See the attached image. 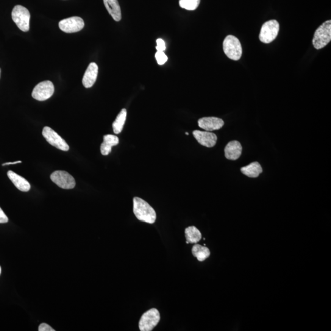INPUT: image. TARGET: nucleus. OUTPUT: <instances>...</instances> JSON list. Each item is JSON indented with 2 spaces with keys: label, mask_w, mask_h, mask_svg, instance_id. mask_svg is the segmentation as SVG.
Here are the masks:
<instances>
[{
  "label": "nucleus",
  "mask_w": 331,
  "mask_h": 331,
  "mask_svg": "<svg viewBox=\"0 0 331 331\" xmlns=\"http://www.w3.org/2000/svg\"><path fill=\"white\" fill-rule=\"evenodd\" d=\"M0 75H1V69H0Z\"/></svg>",
  "instance_id": "c756f323"
},
{
  "label": "nucleus",
  "mask_w": 331,
  "mask_h": 331,
  "mask_svg": "<svg viewBox=\"0 0 331 331\" xmlns=\"http://www.w3.org/2000/svg\"><path fill=\"white\" fill-rule=\"evenodd\" d=\"M7 176L19 190L22 192H28L30 190L29 182L24 177L19 176L12 171H8Z\"/></svg>",
  "instance_id": "2eb2a0df"
},
{
  "label": "nucleus",
  "mask_w": 331,
  "mask_h": 331,
  "mask_svg": "<svg viewBox=\"0 0 331 331\" xmlns=\"http://www.w3.org/2000/svg\"><path fill=\"white\" fill-rule=\"evenodd\" d=\"M201 0H179L180 7L187 10H195L199 7Z\"/></svg>",
  "instance_id": "4be33fe9"
},
{
  "label": "nucleus",
  "mask_w": 331,
  "mask_h": 331,
  "mask_svg": "<svg viewBox=\"0 0 331 331\" xmlns=\"http://www.w3.org/2000/svg\"><path fill=\"white\" fill-rule=\"evenodd\" d=\"M54 86L49 80L38 83L32 91L33 98L39 101H44L51 98L54 93Z\"/></svg>",
  "instance_id": "0eeeda50"
},
{
  "label": "nucleus",
  "mask_w": 331,
  "mask_h": 331,
  "mask_svg": "<svg viewBox=\"0 0 331 331\" xmlns=\"http://www.w3.org/2000/svg\"><path fill=\"white\" fill-rule=\"evenodd\" d=\"M21 161H17L15 162H10V163H5L3 164L2 166L10 165H15V164L21 163Z\"/></svg>",
  "instance_id": "bb28decb"
},
{
  "label": "nucleus",
  "mask_w": 331,
  "mask_h": 331,
  "mask_svg": "<svg viewBox=\"0 0 331 331\" xmlns=\"http://www.w3.org/2000/svg\"><path fill=\"white\" fill-rule=\"evenodd\" d=\"M105 8L112 16L114 21L119 22L121 20V10L118 0H104Z\"/></svg>",
  "instance_id": "dca6fc26"
},
{
  "label": "nucleus",
  "mask_w": 331,
  "mask_h": 331,
  "mask_svg": "<svg viewBox=\"0 0 331 331\" xmlns=\"http://www.w3.org/2000/svg\"><path fill=\"white\" fill-rule=\"evenodd\" d=\"M160 321L159 311L156 308H152L141 316L139 327L141 331H151L157 326Z\"/></svg>",
  "instance_id": "423d86ee"
},
{
  "label": "nucleus",
  "mask_w": 331,
  "mask_h": 331,
  "mask_svg": "<svg viewBox=\"0 0 331 331\" xmlns=\"http://www.w3.org/2000/svg\"><path fill=\"white\" fill-rule=\"evenodd\" d=\"M1 272H2V269H1V267H0V274H1Z\"/></svg>",
  "instance_id": "cd10ccee"
},
{
  "label": "nucleus",
  "mask_w": 331,
  "mask_h": 331,
  "mask_svg": "<svg viewBox=\"0 0 331 331\" xmlns=\"http://www.w3.org/2000/svg\"><path fill=\"white\" fill-rule=\"evenodd\" d=\"M198 125L201 129L208 132H212L222 129L224 126V122L222 119L216 117H205L199 120Z\"/></svg>",
  "instance_id": "f8f14e48"
},
{
  "label": "nucleus",
  "mask_w": 331,
  "mask_h": 331,
  "mask_svg": "<svg viewBox=\"0 0 331 331\" xmlns=\"http://www.w3.org/2000/svg\"><path fill=\"white\" fill-rule=\"evenodd\" d=\"M84 26V21L81 18L78 16L63 19L59 22L60 30L67 33L79 32L83 29Z\"/></svg>",
  "instance_id": "9d476101"
},
{
  "label": "nucleus",
  "mask_w": 331,
  "mask_h": 331,
  "mask_svg": "<svg viewBox=\"0 0 331 331\" xmlns=\"http://www.w3.org/2000/svg\"><path fill=\"white\" fill-rule=\"evenodd\" d=\"M186 241L189 244H196L202 239V234L196 227L191 226L185 230Z\"/></svg>",
  "instance_id": "6ab92c4d"
},
{
  "label": "nucleus",
  "mask_w": 331,
  "mask_h": 331,
  "mask_svg": "<svg viewBox=\"0 0 331 331\" xmlns=\"http://www.w3.org/2000/svg\"><path fill=\"white\" fill-rule=\"evenodd\" d=\"M193 134L198 143L203 146L213 147L216 145L217 136L215 133L208 132V131L207 132H202L200 130H194Z\"/></svg>",
  "instance_id": "9b49d317"
},
{
  "label": "nucleus",
  "mask_w": 331,
  "mask_h": 331,
  "mask_svg": "<svg viewBox=\"0 0 331 331\" xmlns=\"http://www.w3.org/2000/svg\"><path fill=\"white\" fill-rule=\"evenodd\" d=\"M223 49L225 54L230 59L235 61L240 59L243 53L240 41L233 35H228L225 38L223 43Z\"/></svg>",
  "instance_id": "f03ea898"
},
{
  "label": "nucleus",
  "mask_w": 331,
  "mask_h": 331,
  "mask_svg": "<svg viewBox=\"0 0 331 331\" xmlns=\"http://www.w3.org/2000/svg\"><path fill=\"white\" fill-rule=\"evenodd\" d=\"M39 331H54V329H53L52 328L49 326L48 324L46 323H43L40 324V326L38 327Z\"/></svg>",
  "instance_id": "393cba45"
},
{
  "label": "nucleus",
  "mask_w": 331,
  "mask_h": 331,
  "mask_svg": "<svg viewBox=\"0 0 331 331\" xmlns=\"http://www.w3.org/2000/svg\"><path fill=\"white\" fill-rule=\"evenodd\" d=\"M98 66L95 63H91L86 70L82 79V83L86 88L92 87L98 77Z\"/></svg>",
  "instance_id": "ddd939ff"
},
{
  "label": "nucleus",
  "mask_w": 331,
  "mask_h": 331,
  "mask_svg": "<svg viewBox=\"0 0 331 331\" xmlns=\"http://www.w3.org/2000/svg\"><path fill=\"white\" fill-rule=\"evenodd\" d=\"M155 58L159 65H163L168 59V57L166 56V55L164 52L159 51H157L156 53Z\"/></svg>",
  "instance_id": "5701e85b"
},
{
  "label": "nucleus",
  "mask_w": 331,
  "mask_h": 331,
  "mask_svg": "<svg viewBox=\"0 0 331 331\" xmlns=\"http://www.w3.org/2000/svg\"><path fill=\"white\" fill-rule=\"evenodd\" d=\"M242 146L238 141H232L227 144L225 148V156L228 160H236L241 157Z\"/></svg>",
  "instance_id": "4468645a"
},
{
  "label": "nucleus",
  "mask_w": 331,
  "mask_h": 331,
  "mask_svg": "<svg viewBox=\"0 0 331 331\" xmlns=\"http://www.w3.org/2000/svg\"><path fill=\"white\" fill-rule=\"evenodd\" d=\"M192 254L199 261H204L210 257V251L207 247L195 244L192 248Z\"/></svg>",
  "instance_id": "aec40b11"
},
{
  "label": "nucleus",
  "mask_w": 331,
  "mask_h": 331,
  "mask_svg": "<svg viewBox=\"0 0 331 331\" xmlns=\"http://www.w3.org/2000/svg\"><path fill=\"white\" fill-rule=\"evenodd\" d=\"M118 136L112 135H107L104 136V142L101 146V154L106 156L110 154L112 147L118 145L119 144Z\"/></svg>",
  "instance_id": "f3484780"
},
{
  "label": "nucleus",
  "mask_w": 331,
  "mask_h": 331,
  "mask_svg": "<svg viewBox=\"0 0 331 331\" xmlns=\"http://www.w3.org/2000/svg\"><path fill=\"white\" fill-rule=\"evenodd\" d=\"M52 181L60 188L70 190L76 186L74 178L68 172L64 171H56L51 175Z\"/></svg>",
  "instance_id": "6e6552de"
},
{
  "label": "nucleus",
  "mask_w": 331,
  "mask_h": 331,
  "mask_svg": "<svg viewBox=\"0 0 331 331\" xmlns=\"http://www.w3.org/2000/svg\"><path fill=\"white\" fill-rule=\"evenodd\" d=\"M8 222V218L4 211L0 208V224H5Z\"/></svg>",
  "instance_id": "a878e982"
},
{
  "label": "nucleus",
  "mask_w": 331,
  "mask_h": 331,
  "mask_svg": "<svg viewBox=\"0 0 331 331\" xmlns=\"http://www.w3.org/2000/svg\"><path fill=\"white\" fill-rule=\"evenodd\" d=\"M165 42L162 39L159 38L157 40V47L156 49L157 51L164 52L166 50Z\"/></svg>",
  "instance_id": "b1692460"
},
{
  "label": "nucleus",
  "mask_w": 331,
  "mask_h": 331,
  "mask_svg": "<svg viewBox=\"0 0 331 331\" xmlns=\"http://www.w3.org/2000/svg\"><path fill=\"white\" fill-rule=\"evenodd\" d=\"M43 135L46 141L52 146L63 150V151H68L69 147L66 142L55 132L54 130L49 127H44L43 130Z\"/></svg>",
  "instance_id": "1a4fd4ad"
},
{
  "label": "nucleus",
  "mask_w": 331,
  "mask_h": 331,
  "mask_svg": "<svg viewBox=\"0 0 331 331\" xmlns=\"http://www.w3.org/2000/svg\"><path fill=\"white\" fill-rule=\"evenodd\" d=\"M331 40V21L324 22L316 30L314 35L313 44L316 49L326 47Z\"/></svg>",
  "instance_id": "7ed1b4c3"
},
{
  "label": "nucleus",
  "mask_w": 331,
  "mask_h": 331,
  "mask_svg": "<svg viewBox=\"0 0 331 331\" xmlns=\"http://www.w3.org/2000/svg\"><path fill=\"white\" fill-rule=\"evenodd\" d=\"M241 171L242 173L246 175L247 177L256 178L262 173L263 169L261 168L260 163L255 161V162L250 163L249 165L243 167L241 169Z\"/></svg>",
  "instance_id": "a211bd4d"
},
{
  "label": "nucleus",
  "mask_w": 331,
  "mask_h": 331,
  "mask_svg": "<svg viewBox=\"0 0 331 331\" xmlns=\"http://www.w3.org/2000/svg\"><path fill=\"white\" fill-rule=\"evenodd\" d=\"M127 114V110L123 109L117 116L116 119L113 124V132L115 134H119L123 129L125 121H126Z\"/></svg>",
  "instance_id": "412c9836"
},
{
  "label": "nucleus",
  "mask_w": 331,
  "mask_h": 331,
  "mask_svg": "<svg viewBox=\"0 0 331 331\" xmlns=\"http://www.w3.org/2000/svg\"><path fill=\"white\" fill-rule=\"evenodd\" d=\"M133 213L138 220L152 224L157 219V215L153 208L146 201L140 197L133 198Z\"/></svg>",
  "instance_id": "f257e3e1"
},
{
  "label": "nucleus",
  "mask_w": 331,
  "mask_h": 331,
  "mask_svg": "<svg viewBox=\"0 0 331 331\" xmlns=\"http://www.w3.org/2000/svg\"><path fill=\"white\" fill-rule=\"evenodd\" d=\"M188 134H189V133H187V132H186V135H188Z\"/></svg>",
  "instance_id": "c85d7f7f"
},
{
  "label": "nucleus",
  "mask_w": 331,
  "mask_h": 331,
  "mask_svg": "<svg viewBox=\"0 0 331 331\" xmlns=\"http://www.w3.org/2000/svg\"><path fill=\"white\" fill-rule=\"evenodd\" d=\"M11 16L19 29L24 32L29 31L30 13L26 8L21 5L15 6L11 13Z\"/></svg>",
  "instance_id": "20e7f679"
},
{
  "label": "nucleus",
  "mask_w": 331,
  "mask_h": 331,
  "mask_svg": "<svg viewBox=\"0 0 331 331\" xmlns=\"http://www.w3.org/2000/svg\"><path fill=\"white\" fill-rule=\"evenodd\" d=\"M279 29V24L276 20L267 21L261 27L260 40L266 44L271 43L277 38Z\"/></svg>",
  "instance_id": "39448f33"
}]
</instances>
